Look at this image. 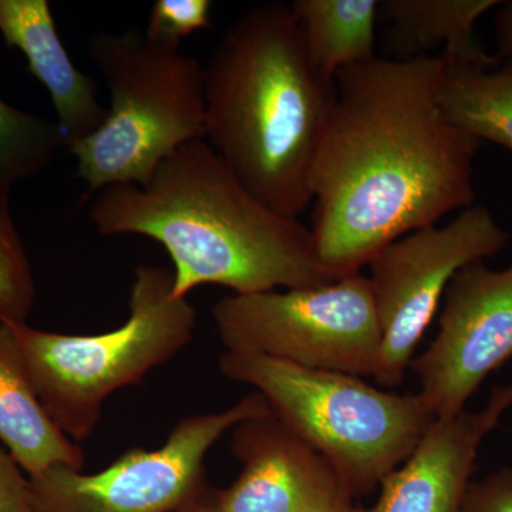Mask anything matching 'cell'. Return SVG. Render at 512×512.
<instances>
[{"label": "cell", "instance_id": "obj_23", "mask_svg": "<svg viewBox=\"0 0 512 512\" xmlns=\"http://www.w3.org/2000/svg\"><path fill=\"white\" fill-rule=\"evenodd\" d=\"M498 57L512 69V2H503L495 15Z\"/></svg>", "mask_w": 512, "mask_h": 512}, {"label": "cell", "instance_id": "obj_16", "mask_svg": "<svg viewBox=\"0 0 512 512\" xmlns=\"http://www.w3.org/2000/svg\"><path fill=\"white\" fill-rule=\"evenodd\" d=\"M293 19L315 69L335 82L346 67L376 56L379 0H295Z\"/></svg>", "mask_w": 512, "mask_h": 512}, {"label": "cell", "instance_id": "obj_17", "mask_svg": "<svg viewBox=\"0 0 512 512\" xmlns=\"http://www.w3.org/2000/svg\"><path fill=\"white\" fill-rule=\"evenodd\" d=\"M439 101L454 126L512 151V69L507 64H444Z\"/></svg>", "mask_w": 512, "mask_h": 512}, {"label": "cell", "instance_id": "obj_11", "mask_svg": "<svg viewBox=\"0 0 512 512\" xmlns=\"http://www.w3.org/2000/svg\"><path fill=\"white\" fill-rule=\"evenodd\" d=\"M241 473L215 497V512H355L348 484L328 458L274 413L232 429Z\"/></svg>", "mask_w": 512, "mask_h": 512}, {"label": "cell", "instance_id": "obj_14", "mask_svg": "<svg viewBox=\"0 0 512 512\" xmlns=\"http://www.w3.org/2000/svg\"><path fill=\"white\" fill-rule=\"evenodd\" d=\"M500 0H380L379 23L390 59L409 60L439 56L446 66H500L474 37L476 22Z\"/></svg>", "mask_w": 512, "mask_h": 512}, {"label": "cell", "instance_id": "obj_20", "mask_svg": "<svg viewBox=\"0 0 512 512\" xmlns=\"http://www.w3.org/2000/svg\"><path fill=\"white\" fill-rule=\"evenodd\" d=\"M210 0H156L147 29L150 39L180 47L185 37L211 26Z\"/></svg>", "mask_w": 512, "mask_h": 512}, {"label": "cell", "instance_id": "obj_12", "mask_svg": "<svg viewBox=\"0 0 512 512\" xmlns=\"http://www.w3.org/2000/svg\"><path fill=\"white\" fill-rule=\"evenodd\" d=\"M487 409L436 419L380 483L379 500L355 512H460L481 443L497 426Z\"/></svg>", "mask_w": 512, "mask_h": 512}, {"label": "cell", "instance_id": "obj_15", "mask_svg": "<svg viewBox=\"0 0 512 512\" xmlns=\"http://www.w3.org/2000/svg\"><path fill=\"white\" fill-rule=\"evenodd\" d=\"M0 443L26 476L56 466L83 471L82 447L50 419L30 382L8 325H0Z\"/></svg>", "mask_w": 512, "mask_h": 512}, {"label": "cell", "instance_id": "obj_1", "mask_svg": "<svg viewBox=\"0 0 512 512\" xmlns=\"http://www.w3.org/2000/svg\"><path fill=\"white\" fill-rule=\"evenodd\" d=\"M443 70L439 56H375L336 76L311 229L333 278L359 274L396 239L473 205L481 141L441 109Z\"/></svg>", "mask_w": 512, "mask_h": 512}, {"label": "cell", "instance_id": "obj_7", "mask_svg": "<svg viewBox=\"0 0 512 512\" xmlns=\"http://www.w3.org/2000/svg\"><path fill=\"white\" fill-rule=\"evenodd\" d=\"M212 319L227 352L357 377H373L379 359V319L360 272L313 288L232 293L214 303Z\"/></svg>", "mask_w": 512, "mask_h": 512}, {"label": "cell", "instance_id": "obj_18", "mask_svg": "<svg viewBox=\"0 0 512 512\" xmlns=\"http://www.w3.org/2000/svg\"><path fill=\"white\" fill-rule=\"evenodd\" d=\"M67 150L57 121L15 109L0 100V194L36 177Z\"/></svg>", "mask_w": 512, "mask_h": 512}, {"label": "cell", "instance_id": "obj_4", "mask_svg": "<svg viewBox=\"0 0 512 512\" xmlns=\"http://www.w3.org/2000/svg\"><path fill=\"white\" fill-rule=\"evenodd\" d=\"M173 286L170 269L138 266L126 322L99 335L8 325L37 397L74 443L92 436L111 394L141 382L194 338L197 311L187 298H174Z\"/></svg>", "mask_w": 512, "mask_h": 512}, {"label": "cell", "instance_id": "obj_6", "mask_svg": "<svg viewBox=\"0 0 512 512\" xmlns=\"http://www.w3.org/2000/svg\"><path fill=\"white\" fill-rule=\"evenodd\" d=\"M218 367L261 393L285 426L328 458L355 497L396 470L436 420L419 393L387 392L363 377L227 350Z\"/></svg>", "mask_w": 512, "mask_h": 512}, {"label": "cell", "instance_id": "obj_10", "mask_svg": "<svg viewBox=\"0 0 512 512\" xmlns=\"http://www.w3.org/2000/svg\"><path fill=\"white\" fill-rule=\"evenodd\" d=\"M439 332L412 360L420 396L436 419L456 416L485 377L512 356V262L461 268L444 293Z\"/></svg>", "mask_w": 512, "mask_h": 512}, {"label": "cell", "instance_id": "obj_5", "mask_svg": "<svg viewBox=\"0 0 512 512\" xmlns=\"http://www.w3.org/2000/svg\"><path fill=\"white\" fill-rule=\"evenodd\" d=\"M87 53L110 94L104 123L69 148L84 198L116 184L143 185L161 161L205 140V67L137 28L99 32Z\"/></svg>", "mask_w": 512, "mask_h": 512}, {"label": "cell", "instance_id": "obj_9", "mask_svg": "<svg viewBox=\"0 0 512 512\" xmlns=\"http://www.w3.org/2000/svg\"><path fill=\"white\" fill-rule=\"evenodd\" d=\"M508 239L488 208L471 205L444 227L431 225L396 239L369 262L382 333L373 373L377 383L393 389L403 382L453 276L497 255Z\"/></svg>", "mask_w": 512, "mask_h": 512}, {"label": "cell", "instance_id": "obj_3", "mask_svg": "<svg viewBox=\"0 0 512 512\" xmlns=\"http://www.w3.org/2000/svg\"><path fill=\"white\" fill-rule=\"evenodd\" d=\"M335 99L289 5L255 6L225 30L205 66V140L258 200L298 218L313 201Z\"/></svg>", "mask_w": 512, "mask_h": 512}, {"label": "cell", "instance_id": "obj_25", "mask_svg": "<svg viewBox=\"0 0 512 512\" xmlns=\"http://www.w3.org/2000/svg\"><path fill=\"white\" fill-rule=\"evenodd\" d=\"M214 501L215 497L212 498V501H210V503H204V501H202L200 498V500L188 504L187 507L181 508V510L177 512H215Z\"/></svg>", "mask_w": 512, "mask_h": 512}, {"label": "cell", "instance_id": "obj_2", "mask_svg": "<svg viewBox=\"0 0 512 512\" xmlns=\"http://www.w3.org/2000/svg\"><path fill=\"white\" fill-rule=\"evenodd\" d=\"M99 234L158 242L174 265V298L202 285L232 292L313 288L336 281L320 264L311 229L258 200L207 140L184 144L146 184L96 192Z\"/></svg>", "mask_w": 512, "mask_h": 512}, {"label": "cell", "instance_id": "obj_8", "mask_svg": "<svg viewBox=\"0 0 512 512\" xmlns=\"http://www.w3.org/2000/svg\"><path fill=\"white\" fill-rule=\"evenodd\" d=\"M271 412L254 392L220 413L184 417L154 450L131 448L99 473L56 466L29 477L36 512H177L200 500L205 458L241 421Z\"/></svg>", "mask_w": 512, "mask_h": 512}, {"label": "cell", "instance_id": "obj_19", "mask_svg": "<svg viewBox=\"0 0 512 512\" xmlns=\"http://www.w3.org/2000/svg\"><path fill=\"white\" fill-rule=\"evenodd\" d=\"M9 200L0 194V325H23L35 306L36 284Z\"/></svg>", "mask_w": 512, "mask_h": 512}, {"label": "cell", "instance_id": "obj_22", "mask_svg": "<svg viewBox=\"0 0 512 512\" xmlns=\"http://www.w3.org/2000/svg\"><path fill=\"white\" fill-rule=\"evenodd\" d=\"M0 512H36L29 477L2 446H0Z\"/></svg>", "mask_w": 512, "mask_h": 512}, {"label": "cell", "instance_id": "obj_24", "mask_svg": "<svg viewBox=\"0 0 512 512\" xmlns=\"http://www.w3.org/2000/svg\"><path fill=\"white\" fill-rule=\"evenodd\" d=\"M512 406V382L507 386L495 387L485 409L501 419L505 410Z\"/></svg>", "mask_w": 512, "mask_h": 512}, {"label": "cell", "instance_id": "obj_21", "mask_svg": "<svg viewBox=\"0 0 512 512\" xmlns=\"http://www.w3.org/2000/svg\"><path fill=\"white\" fill-rule=\"evenodd\" d=\"M460 512H512V467L470 483Z\"/></svg>", "mask_w": 512, "mask_h": 512}, {"label": "cell", "instance_id": "obj_13", "mask_svg": "<svg viewBox=\"0 0 512 512\" xmlns=\"http://www.w3.org/2000/svg\"><path fill=\"white\" fill-rule=\"evenodd\" d=\"M0 35L28 60L30 73L49 92L67 150L92 136L107 109L97 100V83L77 69L57 33L47 0H0Z\"/></svg>", "mask_w": 512, "mask_h": 512}]
</instances>
